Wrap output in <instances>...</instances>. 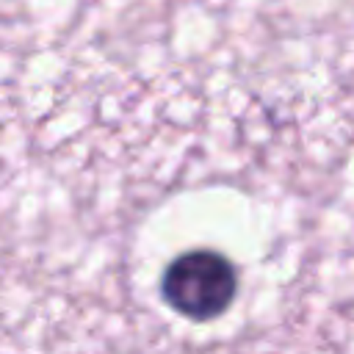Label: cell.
<instances>
[{"label": "cell", "mask_w": 354, "mask_h": 354, "mask_svg": "<svg viewBox=\"0 0 354 354\" xmlns=\"http://www.w3.org/2000/svg\"><path fill=\"white\" fill-rule=\"evenodd\" d=\"M235 288L238 277L232 263L210 249H194L174 257L160 279L166 304L191 321H210L221 315L232 304Z\"/></svg>", "instance_id": "1"}]
</instances>
